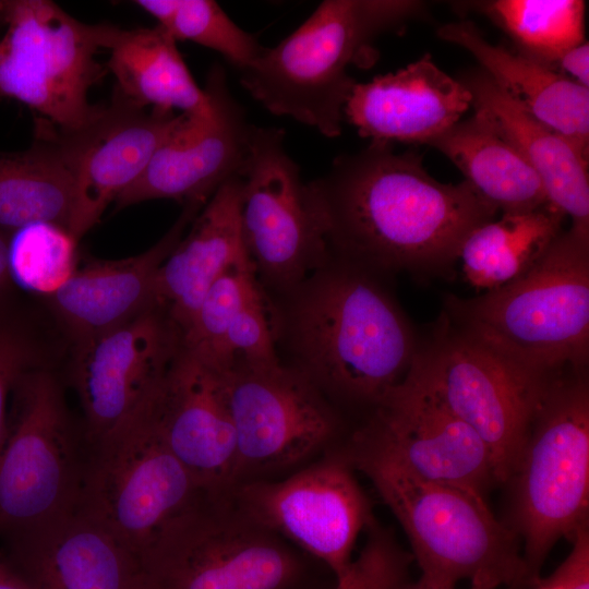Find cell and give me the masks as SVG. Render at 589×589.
<instances>
[{
  "mask_svg": "<svg viewBox=\"0 0 589 589\" xmlns=\"http://www.w3.org/2000/svg\"><path fill=\"white\" fill-rule=\"evenodd\" d=\"M305 189L328 252L383 278L453 276L466 238L498 212L466 180L440 182L417 153L383 142L338 156Z\"/></svg>",
  "mask_w": 589,
  "mask_h": 589,
  "instance_id": "1",
  "label": "cell"
},
{
  "mask_svg": "<svg viewBox=\"0 0 589 589\" xmlns=\"http://www.w3.org/2000/svg\"><path fill=\"white\" fill-rule=\"evenodd\" d=\"M383 277L329 253L289 290L266 296L279 360L333 405L369 411L404 381L419 336Z\"/></svg>",
  "mask_w": 589,
  "mask_h": 589,
  "instance_id": "2",
  "label": "cell"
},
{
  "mask_svg": "<svg viewBox=\"0 0 589 589\" xmlns=\"http://www.w3.org/2000/svg\"><path fill=\"white\" fill-rule=\"evenodd\" d=\"M450 325L543 376L589 363V237L563 231L522 276L473 298L446 294Z\"/></svg>",
  "mask_w": 589,
  "mask_h": 589,
  "instance_id": "3",
  "label": "cell"
},
{
  "mask_svg": "<svg viewBox=\"0 0 589 589\" xmlns=\"http://www.w3.org/2000/svg\"><path fill=\"white\" fill-rule=\"evenodd\" d=\"M345 450L404 528L420 580L452 588L462 579L510 589L528 585L518 538L482 495L419 476L358 431Z\"/></svg>",
  "mask_w": 589,
  "mask_h": 589,
  "instance_id": "4",
  "label": "cell"
},
{
  "mask_svg": "<svg viewBox=\"0 0 589 589\" xmlns=\"http://www.w3.org/2000/svg\"><path fill=\"white\" fill-rule=\"evenodd\" d=\"M422 12L420 1L325 0L288 37L265 47L241 70V84L269 112L338 136L356 84L350 64L365 57L380 35Z\"/></svg>",
  "mask_w": 589,
  "mask_h": 589,
  "instance_id": "5",
  "label": "cell"
},
{
  "mask_svg": "<svg viewBox=\"0 0 589 589\" xmlns=\"http://www.w3.org/2000/svg\"><path fill=\"white\" fill-rule=\"evenodd\" d=\"M508 481V527L522 541L527 582L534 585L556 541L572 540L588 522V369H566L552 378Z\"/></svg>",
  "mask_w": 589,
  "mask_h": 589,
  "instance_id": "6",
  "label": "cell"
},
{
  "mask_svg": "<svg viewBox=\"0 0 589 589\" xmlns=\"http://www.w3.org/2000/svg\"><path fill=\"white\" fill-rule=\"evenodd\" d=\"M0 97L12 98L62 131L87 124L99 105L88 92L105 74L96 60L118 27L81 22L48 0L0 1Z\"/></svg>",
  "mask_w": 589,
  "mask_h": 589,
  "instance_id": "7",
  "label": "cell"
},
{
  "mask_svg": "<svg viewBox=\"0 0 589 589\" xmlns=\"http://www.w3.org/2000/svg\"><path fill=\"white\" fill-rule=\"evenodd\" d=\"M152 589H287L301 564L229 492L201 494L140 555Z\"/></svg>",
  "mask_w": 589,
  "mask_h": 589,
  "instance_id": "8",
  "label": "cell"
},
{
  "mask_svg": "<svg viewBox=\"0 0 589 589\" xmlns=\"http://www.w3.org/2000/svg\"><path fill=\"white\" fill-rule=\"evenodd\" d=\"M11 397L0 453L1 539L77 509L87 458L61 387L45 365L27 372Z\"/></svg>",
  "mask_w": 589,
  "mask_h": 589,
  "instance_id": "9",
  "label": "cell"
},
{
  "mask_svg": "<svg viewBox=\"0 0 589 589\" xmlns=\"http://www.w3.org/2000/svg\"><path fill=\"white\" fill-rule=\"evenodd\" d=\"M146 404L88 446L80 503L139 556L203 491L166 445Z\"/></svg>",
  "mask_w": 589,
  "mask_h": 589,
  "instance_id": "10",
  "label": "cell"
},
{
  "mask_svg": "<svg viewBox=\"0 0 589 589\" xmlns=\"http://www.w3.org/2000/svg\"><path fill=\"white\" fill-rule=\"evenodd\" d=\"M423 351L441 397L484 444L495 482L508 481L539 404L558 373L543 376L517 366L442 313L423 338Z\"/></svg>",
  "mask_w": 589,
  "mask_h": 589,
  "instance_id": "11",
  "label": "cell"
},
{
  "mask_svg": "<svg viewBox=\"0 0 589 589\" xmlns=\"http://www.w3.org/2000/svg\"><path fill=\"white\" fill-rule=\"evenodd\" d=\"M241 179L245 252L264 293L285 292L323 265L329 252L281 130L253 125Z\"/></svg>",
  "mask_w": 589,
  "mask_h": 589,
  "instance_id": "12",
  "label": "cell"
},
{
  "mask_svg": "<svg viewBox=\"0 0 589 589\" xmlns=\"http://www.w3.org/2000/svg\"><path fill=\"white\" fill-rule=\"evenodd\" d=\"M221 372L236 436V484L298 464L342 428L338 408L281 362Z\"/></svg>",
  "mask_w": 589,
  "mask_h": 589,
  "instance_id": "13",
  "label": "cell"
},
{
  "mask_svg": "<svg viewBox=\"0 0 589 589\" xmlns=\"http://www.w3.org/2000/svg\"><path fill=\"white\" fill-rule=\"evenodd\" d=\"M345 453L281 481L247 480L229 494L255 522L323 561L339 576L359 533L374 522L368 497Z\"/></svg>",
  "mask_w": 589,
  "mask_h": 589,
  "instance_id": "14",
  "label": "cell"
},
{
  "mask_svg": "<svg viewBox=\"0 0 589 589\" xmlns=\"http://www.w3.org/2000/svg\"><path fill=\"white\" fill-rule=\"evenodd\" d=\"M369 412L358 432L419 476L482 496L495 481L484 444L437 392L423 345L404 381Z\"/></svg>",
  "mask_w": 589,
  "mask_h": 589,
  "instance_id": "15",
  "label": "cell"
},
{
  "mask_svg": "<svg viewBox=\"0 0 589 589\" xmlns=\"http://www.w3.org/2000/svg\"><path fill=\"white\" fill-rule=\"evenodd\" d=\"M180 348L178 329L155 306L74 345L71 381L84 412L87 446L148 401Z\"/></svg>",
  "mask_w": 589,
  "mask_h": 589,
  "instance_id": "16",
  "label": "cell"
},
{
  "mask_svg": "<svg viewBox=\"0 0 589 589\" xmlns=\"http://www.w3.org/2000/svg\"><path fill=\"white\" fill-rule=\"evenodd\" d=\"M209 110L180 113L139 179L115 201V209L149 200L207 202L226 181L241 177L253 125L227 87L221 67L208 73Z\"/></svg>",
  "mask_w": 589,
  "mask_h": 589,
  "instance_id": "17",
  "label": "cell"
},
{
  "mask_svg": "<svg viewBox=\"0 0 589 589\" xmlns=\"http://www.w3.org/2000/svg\"><path fill=\"white\" fill-rule=\"evenodd\" d=\"M179 116L140 107L113 88L87 124L75 131L56 128L74 179L69 231L77 241L139 179Z\"/></svg>",
  "mask_w": 589,
  "mask_h": 589,
  "instance_id": "18",
  "label": "cell"
},
{
  "mask_svg": "<svg viewBox=\"0 0 589 589\" xmlns=\"http://www.w3.org/2000/svg\"><path fill=\"white\" fill-rule=\"evenodd\" d=\"M146 409L203 491L226 493L236 485V436L220 370L181 346Z\"/></svg>",
  "mask_w": 589,
  "mask_h": 589,
  "instance_id": "19",
  "label": "cell"
},
{
  "mask_svg": "<svg viewBox=\"0 0 589 589\" xmlns=\"http://www.w3.org/2000/svg\"><path fill=\"white\" fill-rule=\"evenodd\" d=\"M3 540L0 560L34 589H152L140 556L80 506Z\"/></svg>",
  "mask_w": 589,
  "mask_h": 589,
  "instance_id": "20",
  "label": "cell"
},
{
  "mask_svg": "<svg viewBox=\"0 0 589 589\" xmlns=\"http://www.w3.org/2000/svg\"><path fill=\"white\" fill-rule=\"evenodd\" d=\"M470 106L466 85L425 55L394 73L356 83L344 117L372 142L429 144L460 121Z\"/></svg>",
  "mask_w": 589,
  "mask_h": 589,
  "instance_id": "21",
  "label": "cell"
},
{
  "mask_svg": "<svg viewBox=\"0 0 589 589\" xmlns=\"http://www.w3.org/2000/svg\"><path fill=\"white\" fill-rule=\"evenodd\" d=\"M204 205L184 203L178 219L153 247L125 259L91 261L49 297L52 312L74 345L154 308L158 271Z\"/></svg>",
  "mask_w": 589,
  "mask_h": 589,
  "instance_id": "22",
  "label": "cell"
},
{
  "mask_svg": "<svg viewBox=\"0 0 589 589\" xmlns=\"http://www.w3.org/2000/svg\"><path fill=\"white\" fill-rule=\"evenodd\" d=\"M241 187V177H235L215 191L158 271L154 306L180 337L211 285L248 256L240 226Z\"/></svg>",
  "mask_w": 589,
  "mask_h": 589,
  "instance_id": "23",
  "label": "cell"
},
{
  "mask_svg": "<svg viewBox=\"0 0 589 589\" xmlns=\"http://www.w3.org/2000/svg\"><path fill=\"white\" fill-rule=\"evenodd\" d=\"M521 152L538 175L549 203L570 218V228L589 237L588 158L563 135L532 117L482 69L459 80Z\"/></svg>",
  "mask_w": 589,
  "mask_h": 589,
  "instance_id": "24",
  "label": "cell"
},
{
  "mask_svg": "<svg viewBox=\"0 0 589 589\" xmlns=\"http://www.w3.org/2000/svg\"><path fill=\"white\" fill-rule=\"evenodd\" d=\"M437 34L473 55L502 89L588 158L589 88L529 57L492 45L469 21L445 24Z\"/></svg>",
  "mask_w": 589,
  "mask_h": 589,
  "instance_id": "25",
  "label": "cell"
},
{
  "mask_svg": "<svg viewBox=\"0 0 589 589\" xmlns=\"http://www.w3.org/2000/svg\"><path fill=\"white\" fill-rule=\"evenodd\" d=\"M428 145L445 155L465 180L498 212L524 213L549 203L528 160L481 108Z\"/></svg>",
  "mask_w": 589,
  "mask_h": 589,
  "instance_id": "26",
  "label": "cell"
},
{
  "mask_svg": "<svg viewBox=\"0 0 589 589\" xmlns=\"http://www.w3.org/2000/svg\"><path fill=\"white\" fill-rule=\"evenodd\" d=\"M74 179L57 129L36 120L31 146L0 152V229L8 235L35 223L69 230Z\"/></svg>",
  "mask_w": 589,
  "mask_h": 589,
  "instance_id": "27",
  "label": "cell"
},
{
  "mask_svg": "<svg viewBox=\"0 0 589 589\" xmlns=\"http://www.w3.org/2000/svg\"><path fill=\"white\" fill-rule=\"evenodd\" d=\"M108 50L115 88L137 106L188 115L209 110L207 92L196 84L177 41L160 26L118 27Z\"/></svg>",
  "mask_w": 589,
  "mask_h": 589,
  "instance_id": "28",
  "label": "cell"
},
{
  "mask_svg": "<svg viewBox=\"0 0 589 589\" xmlns=\"http://www.w3.org/2000/svg\"><path fill=\"white\" fill-rule=\"evenodd\" d=\"M565 215L551 203L524 213H504L464 241L458 260L470 286L497 289L527 273L563 232Z\"/></svg>",
  "mask_w": 589,
  "mask_h": 589,
  "instance_id": "29",
  "label": "cell"
},
{
  "mask_svg": "<svg viewBox=\"0 0 589 589\" xmlns=\"http://www.w3.org/2000/svg\"><path fill=\"white\" fill-rule=\"evenodd\" d=\"M479 7L519 47V53L553 69L556 60L585 41L581 0H495Z\"/></svg>",
  "mask_w": 589,
  "mask_h": 589,
  "instance_id": "30",
  "label": "cell"
},
{
  "mask_svg": "<svg viewBox=\"0 0 589 589\" xmlns=\"http://www.w3.org/2000/svg\"><path fill=\"white\" fill-rule=\"evenodd\" d=\"M134 3L151 14L176 41L189 40L215 50L239 71L265 48L215 1L137 0Z\"/></svg>",
  "mask_w": 589,
  "mask_h": 589,
  "instance_id": "31",
  "label": "cell"
},
{
  "mask_svg": "<svg viewBox=\"0 0 589 589\" xmlns=\"http://www.w3.org/2000/svg\"><path fill=\"white\" fill-rule=\"evenodd\" d=\"M77 240L50 223H35L9 235L8 269L21 289L51 297L76 271Z\"/></svg>",
  "mask_w": 589,
  "mask_h": 589,
  "instance_id": "32",
  "label": "cell"
},
{
  "mask_svg": "<svg viewBox=\"0 0 589 589\" xmlns=\"http://www.w3.org/2000/svg\"><path fill=\"white\" fill-rule=\"evenodd\" d=\"M262 292L249 257L236 262L205 292L181 335V346L214 366L230 323Z\"/></svg>",
  "mask_w": 589,
  "mask_h": 589,
  "instance_id": "33",
  "label": "cell"
},
{
  "mask_svg": "<svg viewBox=\"0 0 589 589\" xmlns=\"http://www.w3.org/2000/svg\"><path fill=\"white\" fill-rule=\"evenodd\" d=\"M40 345L14 301L0 306V453L8 434V400L17 382L43 366Z\"/></svg>",
  "mask_w": 589,
  "mask_h": 589,
  "instance_id": "34",
  "label": "cell"
},
{
  "mask_svg": "<svg viewBox=\"0 0 589 589\" xmlns=\"http://www.w3.org/2000/svg\"><path fill=\"white\" fill-rule=\"evenodd\" d=\"M359 556L336 577L334 589H406L412 557L375 522Z\"/></svg>",
  "mask_w": 589,
  "mask_h": 589,
  "instance_id": "35",
  "label": "cell"
},
{
  "mask_svg": "<svg viewBox=\"0 0 589 589\" xmlns=\"http://www.w3.org/2000/svg\"><path fill=\"white\" fill-rule=\"evenodd\" d=\"M280 362L263 291L230 323L213 368L226 371L236 366H267Z\"/></svg>",
  "mask_w": 589,
  "mask_h": 589,
  "instance_id": "36",
  "label": "cell"
},
{
  "mask_svg": "<svg viewBox=\"0 0 589 589\" xmlns=\"http://www.w3.org/2000/svg\"><path fill=\"white\" fill-rule=\"evenodd\" d=\"M562 70V74L589 88V45L584 41L565 51L554 63Z\"/></svg>",
  "mask_w": 589,
  "mask_h": 589,
  "instance_id": "37",
  "label": "cell"
},
{
  "mask_svg": "<svg viewBox=\"0 0 589 589\" xmlns=\"http://www.w3.org/2000/svg\"><path fill=\"white\" fill-rule=\"evenodd\" d=\"M9 235L0 229V306L11 301L13 285L8 269Z\"/></svg>",
  "mask_w": 589,
  "mask_h": 589,
  "instance_id": "38",
  "label": "cell"
},
{
  "mask_svg": "<svg viewBox=\"0 0 589 589\" xmlns=\"http://www.w3.org/2000/svg\"><path fill=\"white\" fill-rule=\"evenodd\" d=\"M0 589H34L17 572L0 560Z\"/></svg>",
  "mask_w": 589,
  "mask_h": 589,
  "instance_id": "39",
  "label": "cell"
},
{
  "mask_svg": "<svg viewBox=\"0 0 589 589\" xmlns=\"http://www.w3.org/2000/svg\"><path fill=\"white\" fill-rule=\"evenodd\" d=\"M497 588L498 587L493 582L474 581V582H471V586L468 589H497ZM406 589H456V588L430 585L419 579L417 584L408 585Z\"/></svg>",
  "mask_w": 589,
  "mask_h": 589,
  "instance_id": "40",
  "label": "cell"
},
{
  "mask_svg": "<svg viewBox=\"0 0 589 589\" xmlns=\"http://www.w3.org/2000/svg\"><path fill=\"white\" fill-rule=\"evenodd\" d=\"M534 589H565V588L550 576L545 579H539L534 584Z\"/></svg>",
  "mask_w": 589,
  "mask_h": 589,
  "instance_id": "41",
  "label": "cell"
}]
</instances>
